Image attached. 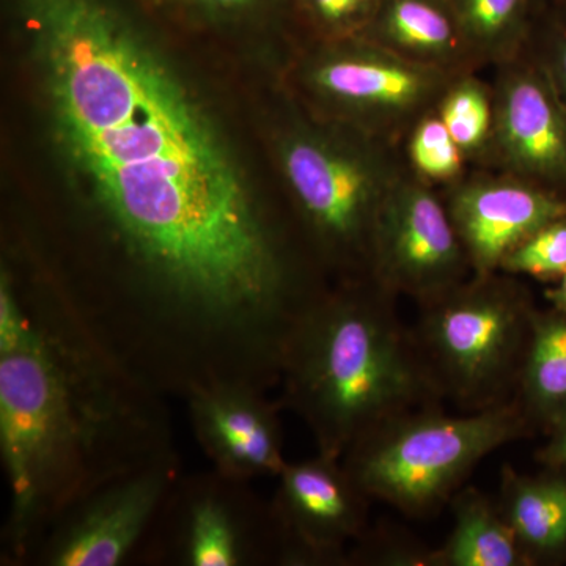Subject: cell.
Returning a JSON list of instances; mask_svg holds the SVG:
<instances>
[{
    "instance_id": "6da1fadb",
    "label": "cell",
    "mask_w": 566,
    "mask_h": 566,
    "mask_svg": "<svg viewBox=\"0 0 566 566\" xmlns=\"http://www.w3.org/2000/svg\"><path fill=\"white\" fill-rule=\"evenodd\" d=\"M55 139L170 324L281 359L326 293L245 186L221 134L164 62L140 0H6Z\"/></svg>"
},
{
    "instance_id": "7a4b0ae2",
    "label": "cell",
    "mask_w": 566,
    "mask_h": 566,
    "mask_svg": "<svg viewBox=\"0 0 566 566\" xmlns=\"http://www.w3.org/2000/svg\"><path fill=\"white\" fill-rule=\"evenodd\" d=\"M397 304L374 279L337 283L293 331L282 357L285 401L319 453L342 460L387 420L441 405Z\"/></svg>"
},
{
    "instance_id": "3957f363",
    "label": "cell",
    "mask_w": 566,
    "mask_h": 566,
    "mask_svg": "<svg viewBox=\"0 0 566 566\" xmlns=\"http://www.w3.org/2000/svg\"><path fill=\"white\" fill-rule=\"evenodd\" d=\"M92 365L32 316L21 340L0 352V450L18 557L51 516L88 493L85 460L106 422Z\"/></svg>"
},
{
    "instance_id": "277c9868",
    "label": "cell",
    "mask_w": 566,
    "mask_h": 566,
    "mask_svg": "<svg viewBox=\"0 0 566 566\" xmlns=\"http://www.w3.org/2000/svg\"><path fill=\"white\" fill-rule=\"evenodd\" d=\"M292 115L275 140V158L297 226L337 283L370 281L382 208L408 172L401 145L308 107Z\"/></svg>"
},
{
    "instance_id": "5b68a950",
    "label": "cell",
    "mask_w": 566,
    "mask_h": 566,
    "mask_svg": "<svg viewBox=\"0 0 566 566\" xmlns=\"http://www.w3.org/2000/svg\"><path fill=\"white\" fill-rule=\"evenodd\" d=\"M536 308L523 277L502 271L417 304L412 335L442 401L461 412L512 403Z\"/></svg>"
},
{
    "instance_id": "8992f818",
    "label": "cell",
    "mask_w": 566,
    "mask_h": 566,
    "mask_svg": "<svg viewBox=\"0 0 566 566\" xmlns=\"http://www.w3.org/2000/svg\"><path fill=\"white\" fill-rule=\"evenodd\" d=\"M531 436L515 401L458 416L424 406L376 427L342 463L371 501L427 517L449 505L480 461Z\"/></svg>"
},
{
    "instance_id": "52a82bcc",
    "label": "cell",
    "mask_w": 566,
    "mask_h": 566,
    "mask_svg": "<svg viewBox=\"0 0 566 566\" xmlns=\"http://www.w3.org/2000/svg\"><path fill=\"white\" fill-rule=\"evenodd\" d=\"M455 76L356 36L314 41L294 65L292 85L315 114L401 145Z\"/></svg>"
},
{
    "instance_id": "ba28073f",
    "label": "cell",
    "mask_w": 566,
    "mask_h": 566,
    "mask_svg": "<svg viewBox=\"0 0 566 566\" xmlns=\"http://www.w3.org/2000/svg\"><path fill=\"white\" fill-rule=\"evenodd\" d=\"M472 274L471 260L441 189L408 169L390 192L379 218L374 281L395 296L422 304Z\"/></svg>"
},
{
    "instance_id": "9c48e42d",
    "label": "cell",
    "mask_w": 566,
    "mask_h": 566,
    "mask_svg": "<svg viewBox=\"0 0 566 566\" xmlns=\"http://www.w3.org/2000/svg\"><path fill=\"white\" fill-rule=\"evenodd\" d=\"M494 134L485 169L566 199V107L524 48L493 66Z\"/></svg>"
},
{
    "instance_id": "30bf717a",
    "label": "cell",
    "mask_w": 566,
    "mask_h": 566,
    "mask_svg": "<svg viewBox=\"0 0 566 566\" xmlns=\"http://www.w3.org/2000/svg\"><path fill=\"white\" fill-rule=\"evenodd\" d=\"M371 499L338 458L319 453L286 463L273 512L283 565H346L348 547L368 527Z\"/></svg>"
},
{
    "instance_id": "8fae6325",
    "label": "cell",
    "mask_w": 566,
    "mask_h": 566,
    "mask_svg": "<svg viewBox=\"0 0 566 566\" xmlns=\"http://www.w3.org/2000/svg\"><path fill=\"white\" fill-rule=\"evenodd\" d=\"M172 479V468L155 461L93 488L62 513L65 520L44 543L43 564L120 565L158 516Z\"/></svg>"
},
{
    "instance_id": "7c38bea8",
    "label": "cell",
    "mask_w": 566,
    "mask_h": 566,
    "mask_svg": "<svg viewBox=\"0 0 566 566\" xmlns=\"http://www.w3.org/2000/svg\"><path fill=\"white\" fill-rule=\"evenodd\" d=\"M218 472L186 486L174 505L170 551L188 566H240L281 560L271 506L259 509L238 483Z\"/></svg>"
},
{
    "instance_id": "4fadbf2b",
    "label": "cell",
    "mask_w": 566,
    "mask_h": 566,
    "mask_svg": "<svg viewBox=\"0 0 566 566\" xmlns=\"http://www.w3.org/2000/svg\"><path fill=\"white\" fill-rule=\"evenodd\" d=\"M441 192L474 274L495 273L516 244L566 214L565 197L490 169H471Z\"/></svg>"
},
{
    "instance_id": "5bb4252c",
    "label": "cell",
    "mask_w": 566,
    "mask_h": 566,
    "mask_svg": "<svg viewBox=\"0 0 566 566\" xmlns=\"http://www.w3.org/2000/svg\"><path fill=\"white\" fill-rule=\"evenodd\" d=\"M197 439L218 472L237 480L279 476L286 461L277 409L252 382L218 378L192 387Z\"/></svg>"
},
{
    "instance_id": "9a60e30c",
    "label": "cell",
    "mask_w": 566,
    "mask_h": 566,
    "mask_svg": "<svg viewBox=\"0 0 566 566\" xmlns=\"http://www.w3.org/2000/svg\"><path fill=\"white\" fill-rule=\"evenodd\" d=\"M363 39L428 69L482 71L449 0H381Z\"/></svg>"
},
{
    "instance_id": "2e32d148",
    "label": "cell",
    "mask_w": 566,
    "mask_h": 566,
    "mask_svg": "<svg viewBox=\"0 0 566 566\" xmlns=\"http://www.w3.org/2000/svg\"><path fill=\"white\" fill-rule=\"evenodd\" d=\"M497 504L528 566L566 565V471H501Z\"/></svg>"
},
{
    "instance_id": "e0dca14e",
    "label": "cell",
    "mask_w": 566,
    "mask_h": 566,
    "mask_svg": "<svg viewBox=\"0 0 566 566\" xmlns=\"http://www.w3.org/2000/svg\"><path fill=\"white\" fill-rule=\"evenodd\" d=\"M513 401L534 434L566 419V312L536 308Z\"/></svg>"
},
{
    "instance_id": "ac0fdd59",
    "label": "cell",
    "mask_w": 566,
    "mask_h": 566,
    "mask_svg": "<svg viewBox=\"0 0 566 566\" xmlns=\"http://www.w3.org/2000/svg\"><path fill=\"white\" fill-rule=\"evenodd\" d=\"M449 506L453 526L436 547V566H528L497 499L463 486Z\"/></svg>"
},
{
    "instance_id": "d6986e66",
    "label": "cell",
    "mask_w": 566,
    "mask_h": 566,
    "mask_svg": "<svg viewBox=\"0 0 566 566\" xmlns=\"http://www.w3.org/2000/svg\"><path fill=\"white\" fill-rule=\"evenodd\" d=\"M480 69H493L526 48L532 0H449Z\"/></svg>"
},
{
    "instance_id": "ffe728a7",
    "label": "cell",
    "mask_w": 566,
    "mask_h": 566,
    "mask_svg": "<svg viewBox=\"0 0 566 566\" xmlns=\"http://www.w3.org/2000/svg\"><path fill=\"white\" fill-rule=\"evenodd\" d=\"M471 169H485L494 134V91L480 71L457 74L436 106Z\"/></svg>"
},
{
    "instance_id": "44dd1931",
    "label": "cell",
    "mask_w": 566,
    "mask_h": 566,
    "mask_svg": "<svg viewBox=\"0 0 566 566\" xmlns=\"http://www.w3.org/2000/svg\"><path fill=\"white\" fill-rule=\"evenodd\" d=\"M409 172L420 180L446 189L471 170L468 159L438 112L431 111L412 126L401 144Z\"/></svg>"
},
{
    "instance_id": "7402d4cb",
    "label": "cell",
    "mask_w": 566,
    "mask_h": 566,
    "mask_svg": "<svg viewBox=\"0 0 566 566\" xmlns=\"http://www.w3.org/2000/svg\"><path fill=\"white\" fill-rule=\"evenodd\" d=\"M381 0H289L290 20L312 41L363 36Z\"/></svg>"
},
{
    "instance_id": "603a6c76",
    "label": "cell",
    "mask_w": 566,
    "mask_h": 566,
    "mask_svg": "<svg viewBox=\"0 0 566 566\" xmlns=\"http://www.w3.org/2000/svg\"><path fill=\"white\" fill-rule=\"evenodd\" d=\"M150 11L210 24H277L290 18L289 0H140Z\"/></svg>"
},
{
    "instance_id": "cb8c5ba5",
    "label": "cell",
    "mask_w": 566,
    "mask_h": 566,
    "mask_svg": "<svg viewBox=\"0 0 566 566\" xmlns=\"http://www.w3.org/2000/svg\"><path fill=\"white\" fill-rule=\"evenodd\" d=\"M346 565L436 566V547L394 524L367 527L348 551Z\"/></svg>"
},
{
    "instance_id": "d4e9b609",
    "label": "cell",
    "mask_w": 566,
    "mask_h": 566,
    "mask_svg": "<svg viewBox=\"0 0 566 566\" xmlns=\"http://www.w3.org/2000/svg\"><path fill=\"white\" fill-rule=\"evenodd\" d=\"M499 271L554 283L566 273V214L528 234L502 260Z\"/></svg>"
},
{
    "instance_id": "484cf974",
    "label": "cell",
    "mask_w": 566,
    "mask_h": 566,
    "mask_svg": "<svg viewBox=\"0 0 566 566\" xmlns=\"http://www.w3.org/2000/svg\"><path fill=\"white\" fill-rule=\"evenodd\" d=\"M526 48L534 54L539 65L560 96L566 107V24L551 11L539 13L532 21Z\"/></svg>"
},
{
    "instance_id": "4316f807",
    "label": "cell",
    "mask_w": 566,
    "mask_h": 566,
    "mask_svg": "<svg viewBox=\"0 0 566 566\" xmlns=\"http://www.w3.org/2000/svg\"><path fill=\"white\" fill-rule=\"evenodd\" d=\"M535 461L542 468L566 471V419L546 434V442L536 450Z\"/></svg>"
},
{
    "instance_id": "83f0119b",
    "label": "cell",
    "mask_w": 566,
    "mask_h": 566,
    "mask_svg": "<svg viewBox=\"0 0 566 566\" xmlns=\"http://www.w3.org/2000/svg\"><path fill=\"white\" fill-rule=\"evenodd\" d=\"M545 297L551 307L566 312V273L557 282H554L549 289L545 290Z\"/></svg>"
},
{
    "instance_id": "f1b7e54d",
    "label": "cell",
    "mask_w": 566,
    "mask_h": 566,
    "mask_svg": "<svg viewBox=\"0 0 566 566\" xmlns=\"http://www.w3.org/2000/svg\"><path fill=\"white\" fill-rule=\"evenodd\" d=\"M558 2H560V0H532V10H534V17L539 13H545V11L553 10Z\"/></svg>"
},
{
    "instance_id": "f546056e",
    "label": "cell",
    "mask_w": 566,
    "mask_h": 566,
    "mask_svg": "<svg viewBox=\"0 0 566 566\" xmlns=\"http://www.w3.org/2000/svg\"><path fill=\"white\" fill-rule=\"evenodd\" d=\"M551 13L556 14L558 20H562L566 24V0H560L553 10H549Z\"/></svg>"
}]
</instances>
